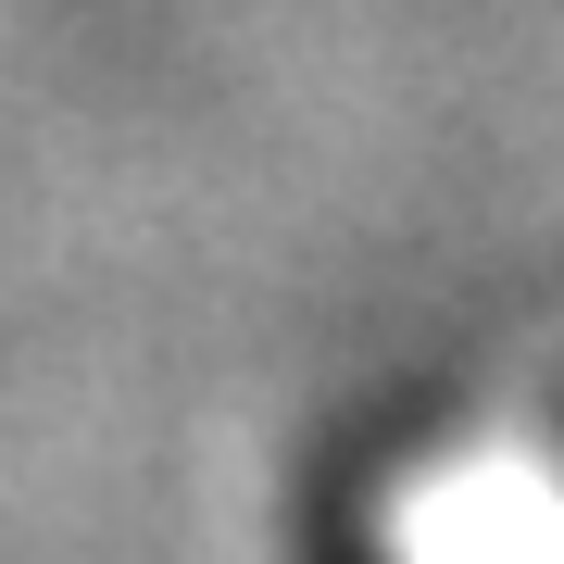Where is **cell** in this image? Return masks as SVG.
<instances>
[{
    "instance_id": "6da1fadb",
    "label": "cell",
    "mask_w": 564,
    "mask_h": 564,
    "mask_svg": "<svg viewBox=\"0 0 564 564\" xmlns=\"http://www.w3.org/2000/svg\"><path fill=\"white\" fill-rule=\"evenodd\" d=\"M326 564H351V552H326Z\"/></svg>"
}]
</instances>
